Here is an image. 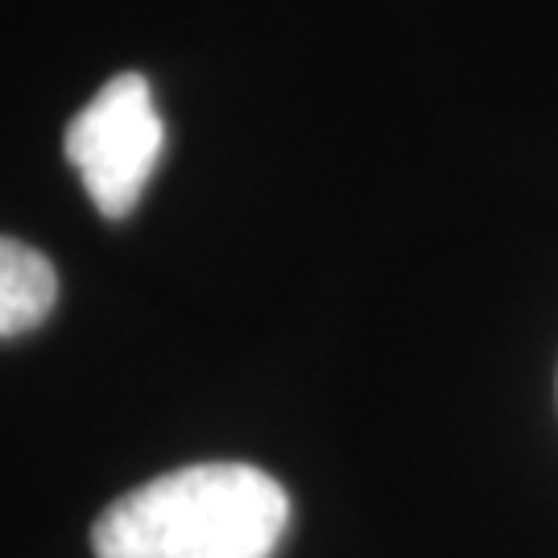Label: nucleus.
I'll return each instance as SVG.
<instances>
[{
  "mask_svg": "<svg viewBox=\"0 0 558 558\" xmlns=\"http://www.w3.org/2000/svg\"><path fill=\"white\" fill-rule=\"evenodd\" d=\"M290 497L253 463H191L145 480L100 513L96 558H274Z\"/></svg>",
  "mask_w": 558,
  "mask_h": 558,
  "instance_id": "nucleus-1",
  "label": "nucleus"
},
{
  "mask_svg": "<svg viewBox=\"0 0 558 558\" xmlns=\"http://www.w3.org/2000/svg\"><path fill=\"white\" fill-rule=\"evenodd\" d=\"M161 145L166 129L154 108V92L145 75L124 71L75 112L62 137V154L80 170L83 191L100 207V216L124 220L158 170Z\"/></svg>",
  "mask_w": 558,
  "mask_h": 558,
  "instance_id": "nucleus-2",
  "label": "nucleus"
},
{
  "mask_svg": "<svg viewBox=\"0 0 558 558\" xmlns=\"http://www.w3.org/2000/svg\"><path fill=\"white\" fill-rule=\"evenodd\" d=\"M59 302V274L34 244L0 236V339L25 336Z\"/></svg>",
  "mask_w": 558,
  "mask_h": 558,
  "instance_id": "nucleus-3",
  "label": "nucleus"
}]
</instances>
